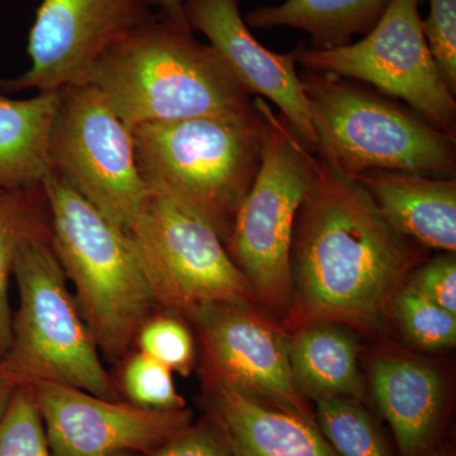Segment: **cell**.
Here are the masks:
<instances>
[{"instance_id":"6da1fadb","label":"cell","mask_w":456,"mask_h":456,"mask_svg":"<svg viewBox=\"0 0 456 456\" xmlns=\"http://www.w3.org/2000/svg\"><path fill=\"white\" fill-rule=\"evenodd\" d=\"M314 184L294 224L290 268L297 327L330 321L378 329L422 260L358 179L317 155Z\"/></svg>"},{"instance_id":"7a4b0ae2","label":"cell","mask_w":456,"mask_h":456,"mask_svg":"<svg viewBox=\"0 0 456 456\" xmlns=\"http://www.w3.org/2000/svg\"><path fill=\"white\" fill-rule=\"evenodd\" d=\"M86 83L130 130L254 106L211 45L156 13L99 57Z\"/></svg>"},{"instance_id":"3957f363","label":"cell","mask_w":456,"mask_h":456,"mask_svg":"<svg viewBox=\"0 0 456 456\" xmlns=\"http://www.w3.org/2000/svg\"><path fill=\"white\" fill-rule=\"evenodd\" d=\"M134 154L150 191L208 222L226 241L261 163L264 118L256 104L132 128Z\"/></svg>"},{"instance_id":"277c9868","label":"cell","mask_w":456,"mask_h":456,"mask_svg":"<svg viewBox=\"0 0 456 456\" xmlns=\"http://www.w3.org/2000/svg\"><path fill=\"white\" fill-rule=\"evenodd\" d=\"M53 253L75 288L101 354L121 360L134 349L141 326L154 314V297L130 241L64 179L50 171L42 183Z\"/></svg>"},{"instance_id":"5b68a950","label":"cell","mask_w":456,"mask_h":456,"mask_svg":"<svg viewBox=\"0 0 456 456\" xmlns=\"http://www.w3.org/2000/svg\"><path fill=\"white\" fill-rule=\"evenodd\" d=\"M299 79L316 132V155L344 173L391 170L455 178L456 134L355 80L308 70L299 71Z\"/></svg>"},{"instance_id":"8992f818","label":"cell","mask_w":456,"mask_h":456,"mask_svg":"<svg viewBox=\"0 0 456 456\" xmlns=\"http://www.w3.org/2000/svg\"><path fill=\"white\" fill-rule=\"evenodd\" d=\"M18 307L0 368L18 384L55 383L123 401L51 246L50 233L18 250Z\"/></svg>"},{"instance_id":"52a82bcc","label":"cell","mask_w":456,"mask_h":456,"mask_svg":"<svg viewBox=\"0 0 456 456\" xmlns=\"http://www.w3.org/2000/svg\"><path fill=\"white\" fill-rule=\"evenodd\" d=\"M254 102L264 118L260 167L224 245L255 302L277 316L289 317L294 224L316 178L318 159L265 99L255 97Z\"/></svg>"},{"instance_id":"ba28073f","label":"cell","mask_w":456,"mask_h":456,"mask_svg":"<svg viewBox=\"0 0 456 456\" xmlns=\"http://www.w3.org/2000/svg\"><path fill=\"white\" fill-rule=\"evenodd\" d=\"M125 235L158 311L191 320L216 303H256L215 228L175 200L150 191Z\"/></svg>"},{"instance_id":"9c48e42d","label":"cell","mask_w":456,"mask_h":456,"mask_svg":"<svg viewBox=\"0 0 456 456\" xmlns=\"http://www.w3.org/2000/svg\"><path fill=\"white\" fill-rule=\"evenodd\" d=\"M49 160L51 171L123 232L149 197L130 128L88 83L61 90Z\"/></svg>"},{"instance_id":"30bf717a","label":"cell","mask_w":456,"mask_h":456,"mask_svg":"<svg viewBox=\"0 0 456 456\" xmlns=\"http://www.w3.org/2000/svg\"><path fill=\"white\" fill-rule=\"evenodd\" d=\"M422 0H391L377 26L362 40L335 50L294 49L303 70L331 73L397 99L434 127L456 134V99L426 41Z\"/></svg>"},{"instance_id":"8fae6325","label":"cell","mask_w":456,"mask_h":456,"mask_svg":"<svg viewBox=\"0 0 456 456\" xmlns=\"http://www.w3.org/2000/svg\"><path fill=\"white\" fill-rule=\"evenodd\" d=\"M206 387L226 386L316 421L294 383L289 336L254 305L216 303L191 318Z\"/></svg>"},{"instance_id":"7c38bea8","label":"cell","mask_w":456,"mask_h":456,"mask_svg":"<svg viewBox=\"0 0 456 456\" xmlns=\"http://www.w3.org/2000/svg\"><path fill=\"white\" fill-rule=\"evenodd\" d=\"M154 11L142 0H41L29 29V68L8 89L55 92L86 83L99 57Z\"/></svg>"},{"instance_id":"4fadbf2b","label":"cell","mask_w":456,"mask_h":456,"mask_svg":"<svg viewBox=\"0 0 456 456\" xmlns=\"http://www.w3.org/2000/svg\"><path fill=\"white\" fill-rule=\"evenodd\" d=\"M31 388L53 456L147 454L193 424L188 408L146 410L62 384L40 382Z\"/></svg>"},{"instance_id":"5bb4252c","label":"cell","mask_w":456,"mask_h":456,"mask_svg":"<svg viewBox=\"0 0 456 456\" xmlns=\"http://www.w3.org/2000/svg\"><path fill=\"white\" fill-rule=\"evenodd\" d=\"M183 13L191 31L202 33L242 88L251 97L274 103L302 142L316 154V132L294 50L277 53L263 46L241 16L240 0H184Z\"/></svg>"},{"instance_id":"9a60e30c","label":"cell","mask_w":456,"mask_h":456,"mask_svg":"<svg viewBox=\"0 0 456 456\" xmlns=\"http://www.w3.org/2000/svg\"><path fill=\"white\" fill-rule=\"evenodd\" d=\"M208 421L230 456H338L316 421L226 386L207 387Z\"/></svg>"},{"instance_id":"2e32d148","label":"cell","mask_w":456,"mask_h":456,"mask_svg":"<svg viewBox=\"0 0 456 456\" xmlns=\"http://www.w3.org/2000/svg\"><path fill=\"white\" fill-rule=\"evenodd\" d=\"M370 384L401 456L430 454L446 406V387L440 371L410 356L384 355L371 365Z\"/></svg>"},{"instance_id":"e0dca14e","label":"cell","mask_w":456,"mask_h":456,"mask_svg":"<svg viewBox=\"0 0 456 456\" xmlns=\"http://www.w3.org/2000/svg\"><path fill=\"white\" fill-rule=\"evenodd\" d=\"M387 221L422 248L456 251V179L428 178L391 170L354 175Z\"/></svg>"},{"instance_id":"ac0fdd59","label":"cell","mask_w":456,"mask_h":456,"mask_svg":"<svg viewBox=\"0 0 456 456\" xmlns=\"http://www.w3.org/2000/svg\"><path fill=\"white\" fill-rule=\"evenodd\" d=\"M359 347L349 327L330 321H310L289 336L294 383L303 397H345L360 401L364 386Z\"/></svg>"},{"instance_id":"d6986e66","label":"cell","mask_w":456,"mask_h":456,"mask_svg":"<svg viewBox=\"0 0 456 456\" xmlns=\"http://www.w3.org/2000/svg\"><path fill=\"white\" fill-rule=\"evenodd\" d=\"M61 90L12 99L0 94V189L40 187L51 171L49 140Z\"/></svg>"},{"instance_id":"ffe728a7","label":"cell","mask_w":456,"mask_h":456,"mask_svg":"<svg viewBox=\"0 0 456 456\" xmlns=\"http://www.w3.org/2000/svg\"><path fill=\"white\" fill-rule=\"evenodd\" d=\"M391 0H285L260 5L244 17L248 28L299 29L310 36L311 49L349 46L356 36L368 35L382 20Z\"/></svg>"},{"instance_id":"44dd1931","label":"cell","mask_w":456,"mask_h":456,"mask_svg":"<svg viewBox=\"0 0 456 456\" xmlns=\"http://www.w3.org/2000/svg\"><path fill=\"white\" fill-rule=\"evenodd\" d=\"M50 233V213L42 185L0 189V362L7 354L12 334L9 284L18 250L31 237Z\"/></svg>"},{"instance_id":"7402d4cb","label":"cell","mask_w":456,"mask_h":456,"mask_svg":"<svg viewBox=\"0 0 456 456\" xmlns=\"http://www.w3.org/2000/svg\"><path fill=\"white\" fill-rule=\"evenodd\" d=\"M316 424L338 456H389L373 419L353 398L317 399Z\"/></svg>"},{"instance_id":"603a6c76","label":"cell","mask_w":456,"mask_h":456,"mask_svg":"<svg viewBox=\"0 0 456 456\" xmlns=\"http://www.w3.org/2000/svg\"><path fill=\"white\" fill-rule=\"evenodd\" d=\"M392 311L407 340L422 350L454 346L456 316L441 308L406 281L392 301Z\"/></svg>"},{"instance_id":"cb8c5ba5","label":"cell","mask_w":456,"mask_h":456,"mask_svg":"<svg viewBox=\"0 0 456 456\" xmlns=\"http://www.w3.org/2000/svg\"><path fill=\"white\" fill-rule=\"evenodd\" d=\"M119 393L126 402L146 410L169 411L187 408L184 398L176 391L173 371L134 349L121 360Z\"/></svg>"},{"instance_id":"d4e9b609","label":"cell","mask_w":456,"mask_h":456,"mask_svg":"<svg viewBox=\"0 0 456 456\" xmlns=\"http://www.w3.org/2000/svg\"><path fill=\"white\" fill-rule=\"evenodd\" d=\"M136 350L182 377L191 375L196 362V344L183 317L156 311L137 332Z\"/></svg>"},{"instance_id":"484cf974","label":"cell","mask_w":456,"mask_h":456,"mask_svg":"<svg viewBox=\"0 0 456 456\" xmlns=\"http://www.w3.org/2000/svg\"><path fill=\"white\" fill-rule=\"evenodd\" d=\"M0 456H53L28 384L17 387L0 419Z\"/></svg>"},{"instance_id":"4316f807","label":"cell","mask_w":456,"mask_h":456,"mask_svg":"<svg viewBox=\"0 0 456 456\" xmlns=\"http://www.w3.org/2000/svg\"><path fill=\"white\" fill-rule=\"evenodd\" d=\"M422 20L426 41L446 86L456 95V0H428Z\"/></svg>"},{"instance_id":"83f0119b","label":"cell","mask_w":456,"mask_h":456,"mask_svg":"<svg viewBox=\"0 0 456 456\" xmlns=\"http://www.w3.org/2000/svg\"><path fill=\"white\" fill-rule=\"evenodd\" d=\"M408 283L456 316V257L445 253L413 270Z\"/></svg>"},{"instance_id":"f1b7e54d","label":"cell","mask_w":456,"mask_h":456,"mask_svg":"<svg viewBox=\"0 0 456 456\" xmlns=\"http://www.w3.org/2000/svg\"><path fill=\"white\" fill-rule=\"evenodd\" d=\"M145 456H230L211 422L191 424L184 431Z\"/></svg>"},{"instance_id":"f546056e","label":"cell","mask_w":456,"mask_h":456,"mask_svg":"<svg viewBox=\"0 0 456 456\" xmlns=\"http://www.w3.org/2000/svg\"><path fill=\"white\" fill-rule=\"evenodd\" d=\"M142 2L159 16L169 18L176 22L187 23L183 13L184 0H142Z\"/></svg>"},{"instance_id":"4dcf8cb0","label":"cell","mask_w":456,"mask_h":456,"mask_svg":"<svg viewBox=\"0 0 456 456\" xmlns=\"http://www.w3.org/2000/svg\"><path fill=\"white\" fill-rule=\"evenodd\" d=\"M18 386H20V384H18L7 371L0 368V419L4 415L9 402H11L12 395H13Z\"/></svg>"},{"instance_id":"1f68e13d","label":"cell","mask_w":456,"mask_h":456,"mask_svg":"<svg viewBox=\"0 0 456 456\" xmlns=\"http://www.w3.org/2000/svg\"><path fill=\"white\" fill-rule=\"evenodd\" d=\"M108 456H130V452H116V454L108 455Z\"/></svg>"}]
</instances>
